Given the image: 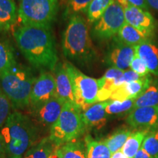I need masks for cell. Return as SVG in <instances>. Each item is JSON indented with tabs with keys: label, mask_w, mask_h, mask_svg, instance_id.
<instances>
[{
	"label": "cell",
	"mask_w": 158,
	"mask_h": 158,
	"mask_svg": "<svg viewBox=\"0 0 158 158\" xmlns=\"http://www.w3.org/2000/svg\"><path fill=\"white\" fill-rule=\"evenodd\" d=\"M18 48L30 64L42 72L54 70L58 55L51 28L22 25L14 32Z\"/></svg>",
	"instance_id": "obj_1"
},
{
	"label": "cell",
	"mask_w": 158,
	"mask_h": 158,
	"mask_svg": "<svg viewBox=\"0 0 158 158\" xmlns=\"http://www.w3.org/2000/svg\"><path fill=\"white\" fill-rule=\"evenodd\" d=\"M63 53L67 58L86 66L96 58V51L91 38L87 22L82 15L70 17L62 39Z\"/></svg>",
	"instance_id": "obj_2"
},
{
	"label": "cell",
	"mask_w": 158,
	"mask_h": 158,
	"mask_svg": "<svg viewBox=\"0 0 158 158\" xmlns=\"http://www.w3.org/2000/svg\"><path fill=\"white\" fill-rule=\"evenodd\" d=\"M1 135L10 158H22L37 137V130L29 116L21 112H13L2 127Z\"/></svg>",
	"instance_id": "obj_3"
},
{
	"label": "cell",
	"mask_w": 158,
	"mask_h": 158,
	"mask_svg": "<svg viewBox=\"0 0 158 158\" xmlns=\"http://www.w3.org/2000/svg\"><path fill=\"white\" fill-rule=\"evenodd\" d=\"M35 79L30 69L18 64L0 76V86L13 109H24L29 106L31 91Z\"/></svg>",
	"instance_id": "obj_4"
},
{
	"label": "cell",
	"mask_w": 158,
	"mask_h": 158,
	"mask_svg": "<svg viewBox=\"0 0 158 158\" xmlns=\"http://www.w3.org/2000/svg\"><path fill=\"white\" fill-rule=\"evenodd\" d=\"M86 128L82 110L76 104L66 102L58 120L51 127L48 138L54 145L59 147L76 141L84 133Z\"/></svg>",
	"instance_id": "obj_5"
},
{
	"label": "cell",
	"mask_w": 158,
	"mask_h": 158,
	"mask_svg": "<svg viewBox=\"0 0 158 158\" xmlns=\"http://www.w3.org/2000/svg\"><path fill=\"white\" fill-rule=\"evenodd\" d=\"M58 11V0H19L18 15L23 25L51 28Z\"/></svg>",
	"instance_id": "obj_6"
},
{
	"label": "cell",
	"mask_w": 158,
	"mask_h": 158,
	"mask_svg": "<svg viewBox=\"0 0 158 158\" xmlns=\"http://www.w3.org/2000/svg\"><path fill=\"white\" fill-rule=\"evenodd\" d=\"M70 77L77 106L82 110L98 102L99 84L98 80L81 72L70 62L63 64Z\"/></svg>",
	"instance_id": "obj_7"
},
{
	"label": "cell",
	"mask_w": 158,
	"mask_h": 158,
	"mask_svg": "<svg viewBox=\"0 0 158 158\" xmlns=\"http://www.w3.org/2000/svg\"><path fill=\"white\" fill-rule=\"evenodd\" d=\"M124 8L113 1L106 10L100 19L94 23L91 33L98 41L113 39L125 23Z\"/></svg>",
	"instance_id": "obj_8"
},
{
	"label": "cell",
	"mask_w": 158,
	"mask_h": 158,
	"mask_svg": "<svg viewBox=\"0 0 158 158\" xmlns=\"http://www.w3.org/2000/svg\"><path fill=\"white\" fill-rule=\"evenodd\" d=\"M135 55V47L124 44L116 36L106 51L104 61L110 68L125 71L130 68Z\"/></svg>",
	"instance_id": "obj_9"
},
{
	"label": "cell",
	"mask_w": 158,
	"mask_h": 158,
	"mask_svg": "<svg viewBox=\"0 0 158 158\" xmlns=\"http://www.w3.org/2000/svg\"><path fill=\"white\" fill-rule=\"evenodd\" d=\"M126 23L133 26L149 38L153 39L158 29V22L148 10L133 5L124 8Z\"/></svg>",
	"instance_id": "obj_10"
},
{
	"label": "cell",
	"mask_w": 158,
	"mask_h": 158,
	"mask_svg": "<svg viewBox=\"0 0 158 158\" xmlns=\"http://www.w3.org/2000/svg\"><path fill=\"white\" fill-rule=\"evenodd\" d=\"M56 95V83L54 75L43 71L35 79L30 94L31 110L44 103Z\"/></svg>",
	"instance_id": "obj_11"
},
{
	"label": "cell",
	"mask_w": 158,
	"mask_h": 158,
	"mask_svg": "<svg viewBox=\"0 0 158 158\" xmlns=\"http://www.w3.org/2000/svg\"><path fill=\"white\" fill-rule=\"evenodd\" d=\"M130 126L139 130L154 131L158 130V106L133 109L127 118Z\"/></svg>",
	"instance_id": "obj_12"
},
{
	"label": "cell",
	"mask_w": 158,
	"mask_h": 158,
	"mask_svg": "<svg viewBox=\"0 0 158 158\" xmlns=\"http://www.w3.org/2000/svg\"><path fill=\"white\" fill-rule=\"evenodd\" d=\"M64 102L57 97L51 98L40 106L31 109L32 116L45 127H52L60 116Z\"/></svg>",
	"instance_id": "obj_13"
},
{
	"label": "cell",
	"mask_w": 158,
	"mask_h": 158,
	"mask_svg": "<svg viewBox=\"0 0 158 158\" xmlns=\"http://www.w3.org/2000/svg\"><path fill=\"white\" fill-rule=\"evenodd\" d=\"M151 75L142 77L140 80L124 84L116 89L110 98V100L124 101L130 99H136L143 94L153 81Z\"/></svg>",
	"instance_id": "obj_14"
},
{
	"label": "cell",
	"mask_w": 158,
	"mask_h": 158,
	"mask_svg": "<svg viewBox=\"0 0 158 158\" xmlns=\"http://www.w3.org/2000/svg\"><path fill=\"white\" fill-rule=\"evenodd\" d=\"M54 76L56 83V95L64 103L76 104L72 83L62 63H58L54 68Z\"/></svg>",
	"instance_id": "obj_15"
},
{
	"label": "cell",
	"mask_w": 158,
	"mask_h": 158,
	"mask_svg": "<svg viewBox=\"0 0 158 158\" xmlns=\"http://www.w3.org/2000/svg\"><path fill=\"white\" fill-rule=\"evenodd\" d=\"M124 71L118 69L110 68L104 76L98 79L99 92L98 102H104L110 100V96L116 89L119 87L120 78L123 76Z\"/></svg>",
	"instance_id": "obj_16"
},
{
	"label": "cell",
	"mask_w": 158,
	"mask_h": 158,
	"mask_svg": "<svg viewBox=\"0 0 158 158\" xmlns=\"http://www.w3.org/2000/svg\"><path fill=\"white\" fill-rule=\"evenodd\" d=\"M108 101L96 102L82 110V117L86 128H101L107 122L106 108Z\"/></svg>",
	"instance_id": "obj_17"
},
{
	"label": "cell",
	"mask_w": 158,
	"mask_h": 158,
	"mask_svg": "<svg viewBox=\"0 0 158 158\" xmlns=\"http://www.w3.org/2000/svg\"><path fill=\"white\" fill-rule=\"evenodd\" d=\"M135 51V54L143 61L149 72L158 77V47L152 40L136 45Z\"/></svg>",
	"instance_id": "obj_18"
},
{
	"label": "cell",
	"mask_w": 158,
	"mask_h": 158,
	"mask_svg": "<svg viewBox=\"0 0 158 158\" xmlns=\"http://www.w3.org/2000/svg\"><path fill=\"white\" fill-rule=\"evenodd\" d=\"M116 37L124 44L133 47H135L149 40H152L142 33L141 31L126 22L118 31Z\"/></svg>",
	"instance_id": "obj_19"
},
{
	"label": "cell",
	"mask_w": 158,
	"mask_h": 158,
	"mask_svg": "<svg viewBox=\"0 0 158 158\" xmlns=\"http://www.w3.org/2000/svg\"><path fill=\"white\" fill-rule=\"evenodd\" d=\"M18 8L15 0H0V23L7 30L16 21Z\"/></svg>",
	"instance_id": "obj_20"
},
{
	"label": "cell",
	"mask_w": 158,
	"mask_h": 158,
	"mask_svg": "<svg viewBox=\"0 0 158 158\" xmlns=\"http://www.w3.org/2000/svg\"><path fill=\"white\" fill-rule=\"evenodd\" d=\"M16 64L14 49L7 41L0 38V76Z\"/></svg>",
	"instance_id": "obj_21"
},
{
	"label": "cell",
	"mask_w": 158,
	"mask_h": 158,
	"mask_svg": "<svg viewBox=\"0 0 158 158\" xmlns=\"http://www.w3.org/2000/svg\"><path fill=\"white\" fill-rule=\"evenodd\" d=\"M149 132L151 131L147 130H138L135 132H132L123 147L122 148V152L129 158H133L138 150L141 148L144 138Z\"/></svg>",
	"instance_id": "obj_22"
},
{
	"label": "cell",
	"mask_w": 158,
	"mask_h": 158,
	"mask_svg": "<svg viewBox=\"0 0 158 158\" xmlns=\"http://www.w3.org/2000/svg\"><path fill=\"white\" fill-rule=\"evenodd\" d=\"M57 151L60 158H88L85 144L76 140L59 146Z\"/></svg>",
	"instance_id": "obj_23"
},
{
	"label": "cell",
	"mask_w": 158,
	"mask_h": 158,
	"mask_svg": "<svg viewBox=\"0 0 158 158\" xmlns=\"http://www.w3.org/2000/svg\"><path fill=\"white\" fill-rule=\"evenodd\" d=\"M158 106V81H153L147 90L136 98L133 109L141 107H152Z\"/></svg>",
	"instance_id": "obj_24"
},
{
	"label": "cell",
	"mask_w": 158,
	"mask_h": 158,
	"mask_svg": "<svg viewBox=\"0 0 158 158\" xmlns=\"http://www.w3.org/2000/svg\"><path fill=\"white\" fill-rule=\"evenodd\" d=\"M56 147L48 137L45 138L38 143L32 146L22 158H49Z\"/></svg>",
	"instance_id": "obj_25"
},
{
	"label": "cell",
	"mask_w": 158,
	"mask_h": 158,
	"mask_svg": "<svg viewBox=\"0 0 158 158\" xmlns=\"http://www.w3.org/2000/svg\"><path fill=\"white\" fill-rule=\"evenodd\" d=\"M131 133L132 131L129 129L123 128V129L117 130L113 134L106 138L103 141L111 154L115 153L122 149Z\"/></svg>",
	"instance_id": "obj_26"
},
{
	"label": "cell",
	"mask_w": 158,
	"mask_h": 158,
	"mask_svg": "<svg viewBox=\"0 0 158 158\" xmlns=\"http://www.w3.org/2000/svg\"><path fill=\"white\" fill-rule=\"evenodd\" d=\"M86 153L88 158H110L111 152L104 141H99L86 138Z\"/></svg>",
	"instance_id": "obj_27"
},
{
	"label": "cell",
	"mask_w": 158,
	"mask_h": 158,
	"mask_svg": "<svg viewBox=\"0 0 158 158\" xmlns=\"http://www.w3.org/2000/svg\"><path fill=\"white\" fill-rule=\"evenodd\" d=\"M135 99H130L124 101L119 100H109L106 108L108 116L122 115L130 113L133 110Z\"/></svg>",
	"instance_id": "obj_28"
},
{
	"label": "cell",
	"mask_w": 158,
	"mask_h": 158,
	"mask_svg": "<svg viewBox=\"0 0 158 158\" xmlns=\"http://www.w3.org/2000/svg\"><path fill=\"white\" fill-rule=\"evenodd\" d=\"M112 2L113 0H93L86 11L89 22L94 23L98 21Z\"/></svg>",
	"instance_id": "obj_29"
},
{
	"label": "cell",
	"mask_w": 158,
	"mask_h": 158,
	"mask_svg": "<svg viewBox=\"0 0 158 158\" xmlns=\"http://www.w3.org/2000/svg\"><path fill=\"white\" fill-rule=\"evenodd\" d=\"M93 0H68L67 8L65 10V16H72L86 13L89 6Z\"/></svg>",
	"instance_id": "obj_30"
},
{
	"label": "cell",
	"mask_w": 158,
	"mask_h": 158,
	"mask_svg": "<svg viewBox=\"0 0 158 158\" xmlns=\"http://www.w3.org/2000/svg\"><path fill=\"white\" fill-rule=\"evenodd\" d=\"M141 148L152 158H158V130L148 133L144 138Z\"/></svg>",
	"instance_id": "obj_31"
},
{
	"label": "cell",
	"mask_w": 158,
	"mask_h": 158,
	"mask_svg": "<svg viewBox=\"0 0 158 158\" xmlns=\"http://www.w3.org/2000/svg\"><path fill=\"white\" fill-rule=\"evenodd\" d=\"M12 108L13 106L10 101L0 86V128L3 127L12 114Z\"/></svg>",
	"instance_id": "obj_32"
},
{
	"label": "cell",
	"mask_w": 158,
	"mask_h": 158,
	"mask_svg": "<svg viewBox=\"0 0 158 158\" xmlns=\"http://www.w3.org/2000/svg\"><path fill=\"white\" fill-rule=\"evenodd\" d=\"M130 68L131 69V70L134 71V72H135L136 73L140 75L142 77L147 76L150 73L149 70H148L147 65H146L143 61L136 54L134 56L133 60H132L131 63H130Z\"/></svg>",
	"instance_id": "obj_33"
},
{
	"label": "cell",
	"mask_w": 158,
	"mask_h": 158,
	"mask_svg": "<svg viewBox=\"0 0 158 158\" xmlns=\"http://www.w3.org/2000/svg\"><path fill=\"white\" fill-rule=\"evenodd\" d=\"M142 78V76L136 73L135 72H134L133 70H125L124 72L123 76H122V78H120V82L121 84L123 85L124 84H127V83H130L133 81H135L140 80Z\"/></svg>",
	"instance_id": "obj_34"
},
{
	"label": "cell",
	"mask_w": 158,
	"mask_h": 158,
	"mask_svg": "<svg viewBox=\"0 0 158 158\" xmlns=\"http://www.w3.org/2000/svg\"><path fill=\"white\" fill-rule=\"evenodd\" d=\"M127 1L130 5L135 6V7L149 11V8L148 7L146 0H127Z\"/></svg>",
	"instance_id": "obj_35"
},
{
	"label": "cell",
	"mask_w": 158,
	"mask_h": 158,
	"mask_svg": "<svg viewBox=\"0 0 158 158\" xmlns=\"http://www.w3.org/2000/svg\"><path fill=\"white\" fill-rule=\"evenodd\" d=\"M133 158H152L143 149L141 148L135 154Z\"/></svg>",
	"instance_id": "obj_36"
},
{
	"label": "cell",
	"mask_w": 158,
	"mask_h": 158,
	"mask_svg": "<svg viewBox=\"0 0 158 158\" xmlns=\"http://www.w3.org/2000/svg\"><path fill=\"white\" fill-rule=\"evenodd\" d=\"M6 153V149H5V144L4 139L2 136L1 133H0V158H3Z\"/></svg>",
	"instance_id": "obj_37"
},
{
	"label": "cell",
	"mask_w": 158,
	"mask_h": 158,
	"mask_svg": "<svg viewBox=\"0 0 158 158\" xmlns=\"http://www.w3.org/2000/svg\"><path fill=\"white\" fill-rule=\"evenodd\" d=\"M149 8L158 11V0H146Z\"/></svg>",
	"instance_id": "obj_38"
},
{
	"label": "cell",
	"mask_w": 158,
	"mask_h": 158,
	"mask_svg": "<svg viewBox=\"0 0 158 158\" xmlns=\"http://www.w3.org/2000/svg\"><path fill=\"white\" fill-rule=\"evenodd\" d=\"M110 158H129V157H128L127 155H124V154L122 152V150H119V151L112 154Z\"/></svg>",
	"instance_id": "obj_39"
},
{
	"label": "cell",
	"mask_w": 158,
	"mask_h": 158,
	"mask_svg": "<svg viewBox=\"0 0 158 158\" xmlns=\"http://www.w3.org/2000/svg\"><path fill=\"white\" fill-rule=\"evenodd\" d=\"M57 148H58V147L56 146V147H55V149H54V151H53V152L51 153V155L49 158H60L58 153V151H57Z\"/></svg>",
	"instance_id": "obj_40"
},
{
	"label": "cell",
	"mask_w": 158,
	"mask_h": 158,
	"mask_svg": "<svg viewBox=\"0 0 158 158\" xmlns=\"http://www.w3.org/2000/svg\"><path fill=\"white\" fill-rule=\"evenodd\" d=\"M5 29L4 28L3 26L0 23V31H5Z\"/></svg>",
	"instance_id": "obj_41"
}]
</instances>
